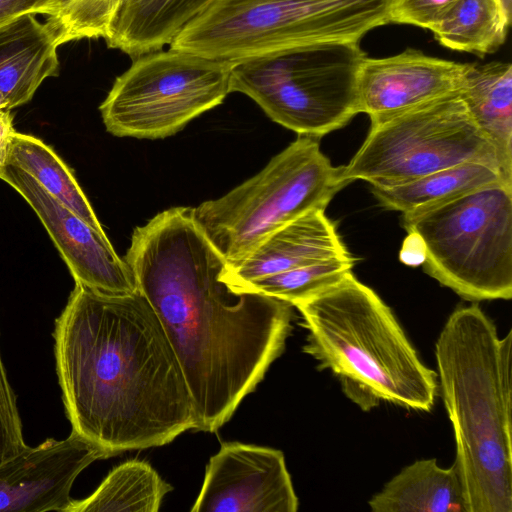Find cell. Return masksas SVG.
Segmentation results:
<instances>
[{
    "label": "cell",
    "mask_w": 512,
    "mask_h": 512,
    "mask_svg": "<svg viewBox=\"0 0 512 512\" xmlns=\"http://www.w3.org/2000/svg\"><path fill=\"white\" fill-rule=\"evenodd\" d=\"M123 259L181 365L196 430L217 431L282 354L293 306L224 282L226 261L193 207L169 208L136 227Z\"/></svg>",
    "instance_id": "6da1fadb"
},
{
    "label": "cell",
    "mask_w": 512,
    "mask_h": 512,
    "mask_svg": "<svg viewBox=\"0 0 512 512\" xmlns=\"http://www.w3.org/2000/svg\"><path fill=\"white\" fill-rule=\"evenodd\" d=\"M53 337L72 430L111 457L196 429L181 365L139 290L108 295L75 282Z\"/></svg>",
    "instance_id": "7a4b0ae2"
},
{
    "label": "cell",
    "mask_w": 512,
    "mask_h": 512,
    "mask_svg": "<svg viewBox=\"0 0 512 512\" xmlns=\"http://www.w3.org/2000/svg\"><path fill=\"white\" fill-rule=\"evenodd\" d=\"M512 331L499 338L476 303L454 310L435 344L466 512H512Z\"/></svg>",
    "instance_id": "3957f363"
},
{
    "label": "cell",
    "mask_w": 512,
    "mask_h": 512,
    "mask_svg": "<svg viewBox=\"0 0 512 512\" xmlns=\"http://www.w3.org/2000/svg\"><path fill=\"white\" fill-rule=\"evenodd\" d=\"M293 306L307 331L304 353L330 370L362 410L385 401L431 411L437 373L422 362L391 308L352 271Z\"/></svg>",
    "instance_id": "277c9868"
},
{
    "label": "cell",
    "mask_w": 512,
    "mask_h": 512,
    "mask_svg": "<svg viewBox=\"0 0 512 512\" xmlns=\"http://www.w3.org/2000/svg\"><path fill=\"white\" fill-rule=\"evenodd\" d=\"M391 0H214L168 45L238 61L317 42L357 41L389 23Z\"/></svg>",
    "instance_id": "5b68a950"
},
{
    "label": "cell",
    "mask_w": 512,
    "mask_h": 512,
    "mask_svg": "<svg viewBox=\"0 0 512 512\" xmlns=\"http://www.w3.org/2000/svg\"><path fill=\"white\" fill-rule=\"evenodd\" d=\"M365 57L357 41H328L232 61L231 92L247 95L299 136L317 139L359 113L358 75Z\"/></svg>",
    "instance_id": "8992f818"
},
{
    "label": "cell",
    "mask_w": 512,
    "mask_h": 512,
    "mask_svg": "<svg viewBox=\"0 0 512 512\" xmlns=\"http://www.w3.org/2000/svg\"><path fill=\"white\" fill-rule=\"evenodd\" d=\"M425 247L424 271L468 301L512 297V184L499 181L402 214Z\"/></svg>",
    "instance_id": "52a82bcc"
},
{
    "label": "cell",
    "mask_w": 512,
    "mask_h": 512,
    "mask_svg": "<svg viewBox=\"0 0 512 512\" xmlns=\"http://www.w3.org/2000/svg\"><path fill=\"white\" fill-rule=\"evenodd\" d=\"M316 138L299 136L255 176L224 196L193 207L207 238L234 266L270 234L303 214L325 210L347 184Z\"/></svg>",
    "instance_id": "ba28073f"
},
{
    "label": "cell",
    "mask_w": 512,
    "mask_h": 512,
    "mask_svg": "<svg viewBox=\"0 0 512 512\" xmlns=\"http://www.w3.org/2000/svg\"><path fill=\"white\" fill-rule=\"evenodd\" d=\"M466 162L502 173L497 151L455 91L372 123L340 177L392 187Z\"/></svg>",
    "instance_id": "9c48e42d"
},
{
    "label": "cell",
    "mask_w": 512,
    "mask_h": 512,
    "mask_svg": "<svg viewBox=\"0 0 512 512\" xmlns=\"http://www.w3.org/2000/svg\"><path fill=\"white\" fill-rule=\"evenodd\" d=\"M143 55L115 79L99 107L114 136L169 137L231 93L232 61L170 47Z\"/></svg>",
    "instance_id": "30bf717a"
},
{
    "label": "cell",
    "mask_w": 512,
    "mask_h": 512,
    "mask_svg": "<svg viewBox=\"0 0 512 512\" xmlns=\"http://www.w3.org/2000/svg\"><path fill=\"white\" fill-rule=\"evenodd\" d=\"M0 179L35 211L76 283L108 295L138 291L132 269L117 255L105 233L91 227L20 168L6 162Z\"/></svg>",
    "instance_id": "8fae6325"
},
{
    "label": "cell",
    "mask_w": 512,
    "mask_h": 512,
    "mask_svg": "<svg viewBox=\"0 0 512 512\" xmlns=\"http://www.w3.org/2000/svg\"><path fill=\"white\" fill-rule=\"evenodd\" d=\"M299 501L280 450L223 443L207 466L192 512H295Z\"/></svg>",
    "instance_id": "7c38bea8"
},
{
    "label": "cell",
    "mask_w": 512,
    "mask_h": 512,
    "mask_svg": "<svg viewBox=\"0 0 512 512\" xmlns=\"http://www.w3.org/2000/svg\"><path fill=\"white\" fill-rule=\"evenodd\" d=\"M111 456L75 431L28 445L0 464V512H70L72 486L93 462Z\"/></svg>",
    "instance_id": "4fadbf2b"
},
{
    "label": "cell",
    "mask_w": 512,
    "mask_h": 512,
    "mask_svg": "<svg viewBox=\"0 0 512 512\" xmlns=\"http://www.w3.org/2000/svg\"><path fill=\"white\" fill-rule=\"evenodd\" d=\"M465 67L411 48L385 58L366 56L358 75L359 113L372 124L458 91Z\"/></svg>",
    "instance_id": "5bb4252c"
},
{
    "label": "cell",
    "mask_w": 512,
    "mask_h": 512,
    "mask_svg": "<svg viewBox=\"0 0 512 512\" xmlns=\"http://www.w3.org/2000/svg\"><path fill=\"white\" fill-rule=\"evenodd\" d=\"M325 210L309 211L270 234L221 279L235 289L250 281L349 254Z\"/></svg>",
    "instance_id": "9a60e30c"
},
{
    "label": "cell",
    "mask_w": 512,
    "mask_h": 512,
    "mask_svg": "<svg viewBox=\"0 0 512 512\" xmlns=\"http://www.w3.org/2000/svg\"><path fill=\"white\" fill-rule=\"evenodd\" d=\"M58 47L35 14L0 26V95L8 110L27 103L47 78L58 74Z\"/></svg>",
    "instance_id": "2e32d148"
},
{
    "label": "cell",
    "mask_w": 512,
    "mask_h": 512,
    "mask_svg": "<svg viewBox=\"0 0 512 512\" xmlns=\"http://www.w3.org/2000/svg\"><path fill=\"white\" fill-rule=\"evenodd\" d=\"M474 121L494 146L504 179L512 183V66L466 63L458 90Z\"/></svg>",
    "instance_id": "e0dca14e"
},
{
    "label": "cell",
    "mask_w": 512,
    "mask_h": 512,
    "mask_svg": "<svg viewBox=\"0 0 512 512\" xmlns=\"http://www.w3.org/2000/svg\"><path fill=\"white\" fill-rule=\"evenodd\" d=\"M213 1L122 0L104 39L129 55L160 50Z\"/></svg>",
    "instance_id": "ac0fdd59"
},
{
    "label": "cell",
    "mask_w": 512,
    "mask_h": 512,
    "mask_svg": "<svg viewBox=\"0 0 512 512\" xmlns=\"http://www.w3.org/2000/svg\"><path fill=\"white\" fill-rule=\"evenodd\" d=\"M368 504L373 512H466L455 465L442 468L435 458L404 467Z\"/></svg>",
    "instance_id": "d6986e66"
},
{
    "label": "cell",
    "mask_w": 512,
    "mask_h": 512,
    "mask_svg": "<svg viewBox=\"0 0 512 512\" xmlns=\"http://www.w3.org/2000/svg\"><path fill=\"white\" fill-rule=\"evenodd\" d=\"M499 181L507 182L498 168L481 162H466L400 185L371 187V191L384 208L405 214L432 207Z\"/></svg>",
    "instance_id": "ffe728a7"
},
{
    "label": "cell",
    "mask_w": 512,
    "mask_h": 512,
    "mask_svg": "<svg viewBox=\"0 0 512 512\" xmlns=\"http://www.w3.org/2000/svg\"><path fill=\"white\" fill-rule=\"evenodd\" d=\"M510 18L504 0H456L431 31L442 46L483 57L504 44Z\"/></svg>",
    "instance_id": "44dd1931"
},
{
    "label": "cell",
    "mask_w": 512,
    "mask_h": 512,
    "mask_svg": "<svg viewBox=\"0 0 512 512\" xmlns=\"http://www.w3.org/2000/svg\"><path fill=\"white\" fill-rule=\"evenodd\" d=\"M6 162L25 171L91 227L105 233L72 171L42 140L14 131Z\"/></svg>",
    "instance_id": "7402d4cb"
},
{
    "label": "cell",
    "mask_w": 512,
    "mask_h": 512,
    "mask_svg": "<svg viewBox=\"0 0 512 512\" xmlns=\"http://www.w3.org/2000/svg\"><path fill=\"white\" fill-rule=\"evenodd\" d=\"M171 490L151 465L129 460L115 467L88 497L74 500L70 512H156Z\"/></svg>",
    "instance_id": "603a6c76"
},
{
    "label": "cell",
    "mask_w": 512,
    "mask_h": 512,
    "mask_svg": "<svg viewBox=\"0 0 512 512\" xmlns=\"http://www.w3.org/2000/svg\"><path fill=\"white\" fill-rule=\"evenodd\" d=\"M353 266L354 258L349 253L262 277L234 290L261 293L293 306L337 282L352 271Z\"/></svg>",
    "instance_id": "cb8c5ba5"
},
{
    "label": "cell",
    "mask_w": 512,
    "mask_h": 512,
    "mask_svg": "<svg viewBox=\"0 0 512 512\" xmlns=\"http://www.w3.org/2000/svg\"><path fill=\"white\" fill-rule=\"evenodd\" d=\"M122 0H57L45 23L57 44L105 38Z\"/></svg>",
    "instance_id": "d4e9b609"
},
{
    "label": "cell",
    "mask_w": 512,
    "mask_h": 512,
    "mask_svg": "<svg viewBox=\"0 0 512 512\" xmlns=\"http://www.w3.org/2000/svg\"><path fill=\"white\" fill-rule=\"evenodd\" d=\"M26 446L17 398L0 350V464L17 455Z\"/></svg>",
    "instance_id": "484cf974"
},
{
    "label": "cell",
    "mask_w": 512,
    "mask_h": 512,
    "mask_svg": "<svg viewBox=\"0 0 512 512\" xmlns=\"http://www.w3.org/2000/svg\"><path fill=\"white\" fill-rule=\"evenodd\" d=\"M456 0H391L389 22L431 30Z\"/></svg>",
    "instance_id": "4316f807"
},
{
    "label": "cell",
    "mask_w": 512,
    "mask_h": 512,
    "mask_svg": "<svg viewBox=\"0 0 512 512\" xmlns=\"http://www.w3.org/2000/svg\"><path fill=\"white\" fill-rule=\"evenodd\" d=\"M400 260L406 265L417 266L425 261V247L416 233H408L399 253Z\"/></svg>",
    "instance_id": "83f0119b"
},
{
    "label": "cell",
    "mask_w": 512,
    "mask_h": 512,
    "mask_svg": "<svg viewBox=\"0 0 512 512\" xmlns=\"http://www.w3.org/2000/svg\"><path fill=\"white\" fill-rule=\"evenodd\" d=\"M35 0H0V26L25 14H35Z\"/></svg>",
    "instance_id": "f1b7e54d"
},
{
    "label": "cell",
    "mask_w": 512,
    "mask_h": 512,
    "mask_svg": "<svg viewBox=\"0 0 512 512\" xmlns=\"http://www.w3.org/2000/svg\"><path fill=\"white\" fill-rule=\"evenodd\" d=\"M14 131L10 110H0V172L6 164L10 138Z\"/></svg>",
    "instance_id": "f546056e"
},
{
    "label": "cell",
    "mask_w": 512,
    "mask_h": 512,
    "mask_svg": "<svg viewBox=\"0 0 512 512\" xmlns=\"http://www.w3.org/2000/svg\"><path fill=\"white\" fill-rule=\"evenodd\" d=\"M56 1L57 0H42L40 14L46 16L50 15L53 11Z\"/></svg>",
    "instance_id": "4dcf8cb0"
},
{
    "label": "cell",
    "mask_w": 512,
    "mask_h": 512,
    "mask_svg": "<svg viewBox=\"0 0 512 512\" xmlns=\"http://www.w3.org/2000/svg\"><path fill=\"white\" fill-rule=\"evenodd\" d=\"M2 109H7V108H6V104L3 100V98L0 95V110H2Z\"/></svg>",
    "instance_id": "1f68e13d"
},
{
    "label": "cell",
    "mask_w": 512,
    "mask_h": 512,
    "mask_svg": "<svg viewBox=\"0 0 512 512\" xmlns=\"http://www.w3.org/2000/svg\"><path fill=\"white\" fill-rule=\"evenodd\" d=\"M505 5L511 9V0H504Z\"/></svg>",
    "instance_id": "d6a6232c"
}]
</instances>
